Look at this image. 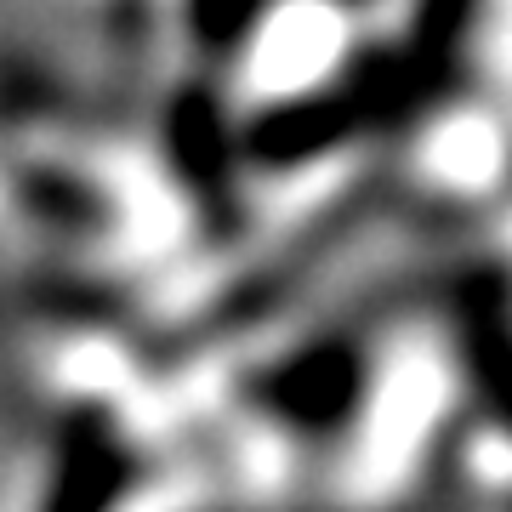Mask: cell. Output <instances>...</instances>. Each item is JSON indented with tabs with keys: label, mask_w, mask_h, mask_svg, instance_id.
Wrapping results in <instances>:
<instances>
[{
	"label": "cell",
	"mask_w": 512,
	"mask_h": 512,
	"mask_svg": "<svg viewBox=\"0 0 512 512\" xmlns=\"http://www.w3.org/2000/svg\"><path fill=\"white\" fill-rule=\"evenodd\" d=\"M114 495H120V450L109 439L74 444V456L57 473L52 512H109Z\"/></svg>",
	"instance_id": "1"
}]
</instances>
